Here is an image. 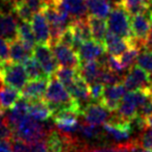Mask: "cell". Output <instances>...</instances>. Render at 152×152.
Listing matches in <instances>:
<instances>
[{"label": "cell", "instance_id": "cell-22", "mask_svg": "<svg viewBox=\"0 0 152 152\" xmlns=\"http://www.w3.org/2000/svg\"><path fill=\"white\" fill-rule=\"evenodd\" d=\"M88 7V12L91 16L101 19H107L112 7L107 0H86Z\"/></svg>", "mask_w": 152, "mask_h": 152}, {"label": "cell", "instance_id": "cell-2", "mask_svg": "<svg viewBox=\"0 0 152 152\" xmlns=\"http://www.w3.org/2000/svg\"><path fill=\"white\" fill-rule=\"evenodd\" d=\"M44 100L49 104L52 113L57 112L61 108L76 105V104L80 105L76 100L72 98L67 88L56 77H52L49 79L46 92L44 94Z\"/></svg>", "mask_w": 152, "mask_h": 152}, {"label": "cell", "instance_id": "cell-32", "mask_svg": "<svg viewBox=\"0 0 152 152\" xmlns=\"http://www.w3.org/2000/svg\"><path fill=\"white\" fill-rule=\"evenodd\" d=\"M121 81H123L122 74L114 72L113 70L108 69L107 67L104 66L103 70H102V72H101V75H100L99 83H103V85H105V86H110V85L120 83Z\"/></svg>", "mask_w": 152, "mask_h": 152}, {"label": "cell", "instance_id": "cell-39", "mask_svg": "<svg viewBox=\"0 0 152 152\" xmlns=\"http://www.w3.org/2000/svg\"><path fill=\"white\" fill-rule=\"evenodd\" d=\"M34 13L41 12L45 7L44 0H23Z\"/></svg>", "mask_w": 152, "mask_h": 152}, {"label": "cell", "instance_id": "cell-30", "mask_svg": "<svg viewBox=\"0 0 152 152\" xmlns=\"http://www.w3.org/2000/svg\"><path fill=\"white\" fill-rule=\"evenodd\" d=\"M121 3L130 16L142 13L150 7L148 0H121Z\"/></svg>", "mask_w": 152, "mask_h": 152}, {"label": "cell", "instance_id": "cell-20", "mask_svg": "<svg viewBox=\"0 0 152 152\" xmlns=\"http://www.w3.org/2000/svg\"><path fill=\"white\" fill-rule=\"evenodd\" d=\"M10 61L14 63H24L29 56H31V50L27 48L18 38L10 41Z\"/></svg>", "mask_w": 152, "mask_h": 152}, {"label": "cell", "instance_id": "cell-8", "mask_svg": "<svg viewBox=\"0 0 152 152\" xmlns=\"http://www.w3.org/2000/svg\"><path fill=\"white\" fill-rule=\"evenodd\" d=\"M152 21V9L149 7L142 13L132 15L130 18L132 36L141 41L146 42L149 34Z\"/></svg>", "mask_w": 152, "mask_h": 152}, {"label": "cell", "instance_id": "cell-16", "mask_svg": "<svg viewBox=\"0 0 152 152\" xmlns=\"http://www.w3.org/2000/svg\"><path fill=\"white\" fill-rule=\"evenodd\" d=\"M104 68V65L101 61H81L80 66L77 69L79 75L87 81L89 85L94 83H99L100 75Z\"/></svg>", "mask_w": 152, "mask_h": 152}, {"label": "cell", "instance_id": "cell-12", "mask_svg": "<svg viewBox=\"0 0 152 152\" xmlns=\"http://www.w3.org/2000/svg\"><path fill=\"white\" fill-rule=\"evenodd\" d=\"M72 98L80 104L81 107H85L91 99L90 95V85L78 74L77 78L67 88Z\"/></svg>", "mask_w": 152, "mask_h": 152}, {"label": "cell", "instance_id": "cell-15", "mask_svg": "<svg viewBox=\"0 0 152 152\" xmlns=\"http://www.w3.org/2000/svg\"><path fill=\"white\" fill-rule=\"evenodd\" d=\"M55 5L69 14L72 21L88 17V7L86 0H56Z\"/></svg>", "mask_w": 152, "mask_h": 152}, {"label": "cell", "instance_id": "cell-36", "mask_svg": "<svg viewBox=\"0 0 152 152\" xmlns=\"http://www.w3.org/2000/svg\"><path fill=\"white\" fill-rule=\"evenodd\" d=\"M13 129L7 123L4 117V113L0 117V140H10L13 137Z\"/></svg>", "mask_w": 152, "mask_h": 152}, {"label": "cell", "instance_id": "cell-34", "mask_svg": "<svg viewBox=\"0 0 152 152\" xmlns=\"http://www.w3.org/2000/svg\"><path fill=\"white\" fill-rule=\"evenodd\" d=\"M140 53V50H137V48H133V47H129L125 52H123L122 54L119 56L122 66L125 68V70L130 69L133 66L134 61H137V57Z\"/></svg>", "mask_w": 152, "mask_h": 152}, {"label": "cell", "instance_id": "cell-18", "mask_svg": "<svg viewBox=\"0 0 152 152\" xmlns=\"http://www.w3.org/2000/svg\"><path fill=\"white\" fill-rule=\"evenodd\" d=\"M0 37L7 42L18 37V22L15 16L0 12Z\"/></svg>", "mask_w": 152, "mask_h": 152}, {"label": "cell", "instance_id": "cell-3", "mask_svg": "<svg viewBox=\"0 0 152 152\" xmlns=\"http://www.w3.org/2000/svg\"><path fill=\"white\" fill-rule=\"evenodd\" d=\"M107 28L110 31L118 34L125 39H130L132 36L130 24V15L127 13L122 3L114 4L106 20Z\"/></svg>", "mask_w": 152, "mask_h": 152}, {"label": "cell", "instance_id": "cell-26", "mask_svg": "<svg viewBox=\"0 0 152 152\" xmlns=\"http://www.w3.org/2000/svg\"><path fill=\"white\" fill-rule=\"evenodd\" d=\"M21 97L19 90L9 86H0V106L3 110H10Z\"/></svg>", "mask_w": 152, "mask_h": 152}, {"label": "cell", "instance_id": "cell-31", "mask_svg": "<svg viewBox=\"0 0 152 152\" xmlns=\"http://www.w3.org/2000/svg\"><path fill=\"white\" fill-rule=\"evenodd\" d=\"M55 77L65 86L66 88H68L78 76V72L76 69H72V68H58L56 70V72L54 73Z\"/></svg>", "mask_w": 152, "mask_h": 152}, {"label": "cell", "instance_id": "cell-13", "mask_svg": "<svg viewBox=\"0 0 152 152\" xmlns=\"http://www.w3.org/2000/svg\"><path fill=\"white\" fill-rule=\"evenodd\" d=\"M105 51L104 44L98 43L94 40H90L83 43L79 46L77 52L81 61H97V59L100 61L105 55Z\"/></svg>", "mask_w": 152, "mask_h": 152}, {"label": "cell", "instance_id": "cell-5", "mask_svg": "<svg viewBox=\"0 0 152 152\" xmlns=\"http://www.w3.org/2000/svg\"><path fill=\"white\" fill-rule=\"evenodd\" d=\"M123 85L128 91L149 89L150 75L139 66H132L123 77Z\"/></svg>", "mask_w": 152, "mask_h": 152}, {"label": "cell", "instance_id": "cell-38", "mask_svg": "<svg viewBox=\"0 0 152 152\" xmlns=\"http://www.w3.org/2000/svg\"><path fill=\"white\" fill-rule=\"evenodd\" d=\"M0 61L7 63L10 61V48L7 40L0 37Z\"/></svg>", "mask_w": 152, "mask_h": 152}, {"label": "cell", "instance_id": "cell-46", "mask_svg": "<svg viewBox=\"0 0 152 152\" xmlns=\"http://www.w3.org/2000/svg\"><path fill=\"white\" fill-rule=\"evenodd\" d=\"M3 113H4V110H3V108L1 107V106H0V117L2 116V115H3Z\"/></svg>", "mask_w": 152, "mask_h": 152}, {"label": "cell", "instance_id": "cell-28", "mask_svg": "<svg viewBox=\"0 0 152 152\" xmlns=\"http://www.w3.org/2000/svg\"><path fill=\"white\" fill-rule=\"evenodd\" d=\"M23 64H24V67H25L26 73H27L29 80L48 77V76L45 74L42 66H41L40 63L34 58V56H29Z\"/></svg>", "mask_w": 152, "mask_h": 152}, {"label": "cell", "instance_id": "cell-10", "mask_svg": "<svg viewBox=\"0 0 152 152\" xmlns=\"http://www.w3.org/2000/svg\"><path fill=\"white\" fill-rule=\"evenodd\" d=\"M125 94H126V88L121 83H117V85L105 86L100 103L105 106L110 112L114 113L117 110L122 98L125 96Z\"/></svg>", "mask_w": 152, "mask_h": 152}, {"label": "cell", "instance_id": "cell-1", "mask_svg": "<svg viewBox=\"0 0 152 152\" xmlns=\"http://www.w3.org/2000/svg\"><path fill=\"white\" fill-rule=\"evenodd\" d=\"M50 131L51 128H48L46 125L40 123V121L27 115L14 127V134L12 139H18L27 143H34L45 140Z\"/></svg>", "mask_w": 152, "mask_h": 152}, {"label": "cell", "instance_id": "cell-25", "mask_svg": "<svg viewBox=\"0 0 152 152\" xmlns=\"http://www.w3.org/2000/svg\"><path fill=\"white\" fill-rule=\"evenodd\" d=\"M18 39L27 47L29 50L34 52V48L36 47V38H34V30L31 24L27 21H21L18 24Z\"/></svg>", "mask_w": 152, "mask_h": 152}, {"label": "cell", "instance_id": "cell-44", "mask_svg": "<svg viewBox=\"0 0 152 152\" xmlns=\"http://www.w3.org/2000/svg\"><path fill=\"white\" fill-rule=\"evenodd\" d=\"M107 1L112 2L113 4H117V3H120L121 2V0H107Z\"/></svg>", "mask_w": 152, "mask_h": 152}, {"label": "cell", "instance_id": "cell-35", "mask_svg": "<svg viewBox=\"0 0 152 152\" xmlns=\"http://www.w3.org/2000/svg\"><path fill=\"white\" fill-rule=\"evenodd\" d=\"M137 146L147 150H152V129L146 127L144 130L141 131L139 137L135 140Z\"/></svg>", "mask_w": 152, "mask_h": 152}, {"label": "cell", "instance_id": "cell-21", "mask_svg": "<svg viewBox=\"0 0 152 152\" xmlns=\"http://www.w3.org/2000/svg\"><path fill=\"white\" fill-rule=\"evenodd\" d=\"M88 22H89L90 29H91L92 39L98 43L103 44L104 38L107 32V24L104 19L94 17V16H88Z\"/></svg>", "mask_w": 152, "mask_h": 152}, {"label": "cell", "instance_id": "cell-9", "mask_svg": "<svg viewBox=\"0 0 152 152\" xmlns=\"http://www.w3.org/2000/svg\"><path fill=\"white\" fill-rule=\"evenodd\" d=\"M110 113L112 112H110L100 102H93V103H88L83 108L81 116L87 123L102 126L110 118Z\"/></svg>", "mask_w": 152, "mask_h": 152}, {"label": "cell", "instance_id": "cell-48", "mask_svg": "<svg viewBox=\"0 0 152 152\" xmlns=\"http://www.w3.org/2000/svg\"><path fill=\"white\" fill-rule=\"evenodd\" d=\"M9 1H11V2H12V1H13V0H9Z\"/></svg>", "mask_w": 152, "mask_h": 152}, {"label": "cell", "instance_id": "cell-37", "mask_svg": "<svg viewBox=\"0 0 152 152\" xmlns=\"http://www.w3.org/2000/svg\"><path fill=\"white\" fill-rule=\"evenodd\" d=\"M104 92V85L101 83H94L90 85V95L94 102H100Z\"/></svg>", "mask_w": 152, "mask_h": 152}, {"label": "cell", "instance_id": "cell-23", "mask_svg": "<svg viewBox=\"0 0 152 152\" xmlns=\"http://www.w3.org/2000/svg\"><path fill=\"white\" fill-rule=\"evenodd\" d=\"M78 131L81 137H85L87 141L103 142V140L106 139V133L104 132L103 128L101 129L98 125H93L87 122L80 123Z\"/></svg>", "mask_w": 152, "mask_h": 152}, {"label": "cell", "instance_id": "cell-11", "mask_svg": "<svg viewBox=\"0 0 152 152\" xmlns=\"http://www.w3.org/2000/svg\"><path fill=\"white\" fill-rule=\"evenodd\" d=\"M34 30L36 42L38 44H48L50 42V28L49 24L42 11L34 13L30 21Z\"/></svg>", "mask_w": 152, "mask_h": 152}, {"label": "cell", "instance_id": "cell-24", "mask_svg": "<svg viewBox=\"0 0 152 152\" xmlns=\"http://www.w3.org/2000/svg\"><path fill=\"white\" fill-rule=\"evenodd\" d=\"M14 152H48L46 141H39L34 143H27L18 139H13Z\"/></svg>", "mask_w": 152, "mask_h": 152}, {"label": "cell", "instance_id": "cell-41", "mask_svg": "<svg viewBox=\"0 0 152 152\" xmlns=\"http://www.w3.org/2000/svg\"><path fill=\"white\" fill-rule=\"evenodd\" d=\"M146 49L152 50V21H151V27H150L149 34H148L147 41H146Z\"/></svg>", "mask_w": 152, "mask_h": 152}, {"label": "cell", "instance_id": "cell-42", "mask_svg": "<svg viewBox=\"0 0 152 152\" xmlns=\"http://www.w3.org/2000/svg\"><path fill=\"white\" fill-rule=\"evenodd\" d=\"M132 152H152V150H147V149H144V148H141L139 147V146H135L134 148H133Z\"/></svg>", "mask_w": 152, "mask_h": 152}, {"label": "cell", "instance_id": "cell-45", "mask_svg": "<svg viewBox=\"0 0 152 152\" xmlns=\"http://www.w3.org/2000/svg\"><path fill=\"white\" fill-rule=\"evenodd\" d=\"M149 75H150V88H151V90H152V73L149 74Z\"/></svg>", "mask_w": 152, "mask_h": 152}, {"label": "cell", "instance_id": "cell-29", "mask_svg": "<svg viewBox=\"0 0 152 152\" xmlns=\"http://www.w3.org/2000/svg\"><path fill=\"white\" fill-rule=\"evenodd\" d=\"M12 11L21 21L30 22L34 16V12L29 9L23 0H13L12 1Z\"/></svg>", "mask_w": 152, "mask_h": 152}, {"label": "cell", "instance_id": "cell-27", "mask_svg": "<svg viewBox=\"0 0 152 152\" xmlns=\"http://www.w3.org/2000/svg\"><path fill=\"white\" fill-rule=\"evenodd\" d=\"M135 140L128 141L125 143H121L119 145L102 146V147L90 148L88 145L85 146V152H132L133 148L137 146Z\"/></svg>", "mask_w": 152, "mask_h": 152}, {"label": "cell", "instance_id": "cell-17", "mask_svg": "<svg viewBox=\"0 0 152 152\" xmlns=\"http://www.w3.org/2000/svg\"><path fill=\"white\" fill-rule=\"evenodd\" d=\"M103 44L108 54L117 57H119L123 52H125L129 48V42L127 39L122 38V37L118 36L112 31L106 32Z\"/></svg>", "mask_w": 152, "mask_h": 152}, {"label": "cell", "instance_id": "cell-33", "mask_svg": "<svg viewBox=\"0 0 152 152\" xmlns=\"http://www.w3.org/2000/svg\"><path fill=\"white\" fill-rule=\"evenodd\" d=\"M137 64L139 67L145 70L147 73H152V50L143 49L140 51L137 57Z\"/></svg>", "mask_w": 152, "mask_h": 152}, {"label": "cell", "instance_id": "cell-43", "mask_svg": "<svg viewBox=\"0 0 152 152\" xmlns=\"http://www.w3.org/2000/svg\"><path fill=\"white\" fill-rule=\"evenodd\" d=\"M145 122H146V126L152 129V115L145 119Z\"/></svg>", "mask_w": 152, "mask_h": 152}, {"label": "cell", "instance_id": "cell-40", "mask_svg": "<svg viewBox=\"0 0 152 152\" xmlns=\"http://www.w3.org/2000/svg\"><path fill=\"white\" fill-rule=\"evenodd\" d=\"M0 152H14L13 145L9 140H0Z\"/></svg>", "mask_w": 152, "mask_h": 152}, {"label": "cell", "instance_id": "cell-4", "mask_svg": "<svg viewBox=\"0 0 152 152\" xmlns=\"http://www.w3.org/2000/svg\"><path fill=\"white\" fill-rule=\"evenodd\" d=\"M28 79L25 67L22 64L9 61L0 67V81L3 85L21 91Z\"/></svg>", "mask_w": 152, "mask_h": 152}, {"label": "cell", "instance_id": "cell-14", "mask_svg": "<svg viewBox=\"0 0 152 152\" xmlns=\"http://www.w3.org/2000/svg\"><path fill=\"white\" fill-rule=\"evenodd\" d=\"M49 83V77L40 79H31L27 81L24 88L21 90V96L28 101L42 99L46 92L47 86Z\"/></svg>", "mask_w": 152, "mask_h": 152}, {"label": "cell", "instance_id": "cell-19", "mask_svg": "<svg viewBox=\"0 0 152 152\" xmlns=\"http://www.w3.org/2000/svg\"><path fill=\"white\" fill-rule=\"evenodd\" d=\"M28 115L31 118L36 119V120L45 122V121H48L52 117L53 113L51 107L49 106V104L45 100L39 99L29 101Z\"/></svg>", "mask_w": 152, "mask_h": 152}, {"label": "cell", "instance_id": "cell-7", "mask_svg": "<svg viewBox=\"0 0 152 152\" xmlns=\"http://www.w3.org/2000/svg\"><path fill=\"white\" fill-rule=\"evenodd\" d=\"M34 56L40 63L45 74L48 76L49 78L58 69L57 68L58 63L53 55L52 50H51L50 46L48 44L36 45V47L34 48Z\"/></svg>", "mask_w": 152, "mask_h": 152}, {"label": "cell", "instance_id": "cell-6", "mask_svg": "<svg viewBox=\"0 0 152 152\" xmlns=\"http://www.w3.org/2000/svg\"><path fill=\"white\" fill-rule=\"evenodd\" d=\"M50 47L53 52V55H54V57L56 58L57 63L59 65H61L63 67L72 68V69L76 70L79 68L81 61L78 55V52L76 50H74L73 48L69 46L59 44V43H56V44L52 45Z\"/></svg>", "mask_w": 152, "mask_h": 152}, {"label": "cell", "instance_id": "cell-47", "mask_svg": "<svg viewBox=\"0 0 152 152\" xmlns=\"http://www.w3.org/2000/svg\"><path fill=\"white\" fill-rule=\"evenodd\" d=\"M149 4H150V7L152 9V0H149Z\"/></svg>", "mask_w": 152, "mask_h": 152}]
</instances>
